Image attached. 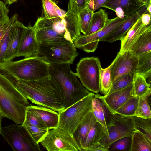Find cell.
<instances>
[{"label":"cell","instance_id":"cell-24","mask_svg":"<svg viewBox=\"0 0 151 151\" xmlns=\"http://www.w3.org/2000/svg\"><path fill=\"white\" fill-rule=\"evenodd\" d=\"M129 50L137 56L151 51V24L139 37Z\"/></svg>","mask_w":151,"mask_h":151},{"label":"cell","instance_id":"cell-18","mask_svg":"<svg viewBox=\"0 0 151 151\" xmlns=\"http://www.w3.org/2000/svg\"><path fill=\"white\" fill-rule=\"evenodd\" d=\"M147 5L141 7L135 13L127 18L114 30L101 39L100 41H105L110 43L120 40L127 33L142 14L147 12Z\"/></svg>","mask_w":151,"mask_h":151},{"label":"cell","instance_id":"cell-22","mask_svg":"<svg viewBox=\"0 0 151 151\" xmlns=\"http://www.w3.org/2000/svg\"><path fill=\"white\" fill-rule=\"evenodd\" d=\"M149 25L146 26L141 21L140 17L129 30L125 36L120 40L121 44L119 52H124L128 51L133 44L147 29Z\"/></svg>","mask_w":151,"mask_h":151},{"label":"cell","instance_id":"cell-33","mask_svg":"<svg viewBox=\"0 0 151 151\" xmlns=\"http://www.w3.org/2000/svg\"><path fill=\"white\" fill-rule=\"evenodd\" d=\"M151 92L139 97L138 104L134 116L144 118H151V112L148 98Z\"/></svg>","mask_w":151,"mask_h":151},{"label":"cell","instance_id":"cell-23","mask_svg":"<svg viewBox=\"0 0 151 151\" xmlns=\"http://www.w3.org/2000/svg\"><path fill=\"white\" fill-rule=\"evenodd\" d=\"M145 6L138 0H109L102 7L114 11L117 7L121 8L125 16L129 17Z\"/></svg>","mask_w":151,"mask_h":151},{"label":"cell","instance_id":"cell-39","mask_svg":"<svg viewBox=\"0 0 151 151\" xmlns=\"http://www.w3.org/2000/svg\"><path fill=\"white\" fill-rule=\"evenodd\" d=\"M135 74L129 73L112 83L111 89L107 94L125 88L132 83Z\"/></svg>","mask_w":151,"mask_h":151},{"label":"cell","instance_id":"cell-9","mask_svg":"<svg viewBox=\"0 0 151 151\" xmlns=\"http://www.w3.org/2000/svg\"><path fill=\"white\" fill-rule=\"evenodd\" d=\"M78 55L72 42L51 44H39L38 55L45 57L50 63L72 64Z\"/></svg>","mask_w":151,"mask_h":151},{"label":"cell","instance_id":"cell-34","mask_svg":"<svg viewBox=\"0 0 151 151\" xmlns=\"http://www.w3.org/2000/svg\"><path fill=\"white\" fill-rule=\"evenodd\" d=\"M112 81L110 66L105 68H101L100 72V92L104 96L109 93Z\"/></svg>","mask_w":151,"mask_h":151},{"label":"cell","instance_id":"cell-40","mask_svg":"<svg viewBox=\"0 0 151 151\" xmlns=\"http://www.w3.org/2000/svg\"><path fill=\"white\" fill-rule=\"evenodd\" d=\"M24 122L31 125L47 129L46 126L39 117L27 110L26 112Z\"/></svg>","mask_w":151,"mask_h":151},{"label":"cell","instance_id":"cell-2","mask_svg":"<svg viewBox=\"0 0 151 151\" xmlns=\"http://www.w3.org/2000/svg\"><path fill=\"white\" fill-rule=\"evenodd\" d=\"M69 63H50V76L62 101L65 109L81 100L90 92L84 88Z\"/></svg>","mask_w":151,"mask_h":151},{"label":"cell","instance_id":"cell-47","mask_svg":"<svg viewBox=\"0 0 151 151\" xmlns=\"http://www.w3.org/2000/svg\"><path fill=\"white\" fill-rule=\"evenodd\" d=\"M6 4L10 5L11 4L16 2L18 0H5Z\"/></svg>","mask_w":151,"mask_h":151},{"label":"cell","instance_id":"cell-8","mask_svg":"<svg viewBox=\"0 0 151 151\" xmlns=\"http://www.w3.org/2000/svg\"><path fill=\"white\" fill-rule=\"evenodd\" d=\"M1 135L14 151H41L39 144L33 141L23 124H12L2 127Z\"/></svg>","mask_w":151,"mask_h":151},{"label":"cell","instance_id":"cell-5","mask_svg":"<svg viewBox=\"0 0 151 151\" xmlns=\"http://www.w3.org/2000/svg\"><path fill=\"white\" fill-rule=\"evenodd\" d=\"M33 27L37 42L40 44H51L67 41L73 42L64 19L58 17H39Z\"/></svg>","mask_w":151,"mask_h":151},{"label":"cell","instance_id":"cell-3","mask_svg":"<svg viewBox=\"0 0 151 151\" xmlns=\"http://www.w3.org/2000/svg\"><path fill=\"white\" fill-rule=\"evenodd\" d=\"M30 105L17 88L15 81L0 72V113L3 117L23 124L26 108Z\"/></svg>","mask_w":151,"mask_h":151},{"label":"cell","instance_id":"cell-35","mask_svg":"<svg viewBox=\"0 0 151 151\" xmlns=\"http://www.w3.org/2000/svg\"><path fill=\"white\" fill-rule=\"evenodd\" d=\"M93 12L87 6L79 13L80 31L83 35L86 34L89 28Z\"/></svg>","mask_w":151,"mask_h":151},{"label":"cell","instance_id":"cell-43","mask_svg":"<svg viewBox=\"0 0 151 151\" xmlns=\"http://www.w3.org/2000/svg\"><path fill=\"white\" fill-rule=\"evenodd\" d=\"M151 14L147 11L142 14L141 16V21L145 25L147 26L151 24Z\"/></svg>","mask_w":151,"mask_h":151},{"label":"cell","instance_id":"cell-46","mask_svg":"<svg viewBox=\"0 0 151 151\" xmlns=\"http://www.w3.org/2000/svg\"><path fill=\"white\" fill-rule=\"evenodd\" d=\"M138 1L140 3L145 6L149 3L151 0H138Z\"/></svg>","mask_w":151,"mask_h":151},{"label":"cell","instance_id":"cell-19","mask_svg":"<svg viewBox=\"0 0 151 151\" xmlns=\"http://www.w3.org/2000/svg\"><path fill=\"white\" fill-rule=\"evenodd\" d=\"M26 110L39 117L49 129L57 127L59 119L58 112L44 106L31 105L27 107Z\"/></svg>","mask_w":151,"mask_h":151},{"label":"cell","instance_id":"cell-37","mask_svg":"<svg viewBox=\"0 0 151 151\" xmlns=\"http://www.w3.org/2000/svg\"><path fill=\"white\" fill-rule=\"evenodd\" d=\"M44 17L51 19L58 17L57 11L59 7L57 5L58 2L55 0H41Z\"/></svg>","mask_w":151,"mask_h":151},{"label":"cell","instance_id":"cell-31","mask_svg":"<svg viewBox=\"0 0 151 151\" xmlns=\"http://www.w3.org/2000/svg\"><path fill=\"white\" fill-rule=\"evenodd\" d=\"M139 97L133 96L124 103L116 111L118 114L125 117L134 116L137 109Z\"/></svg>","mask_w":151,"mask_h":151},{"label":"cell","instance_id":"cell-21","mask_svg":"<svg viewBox=\"0 0 151 151\" xmlns=\"http://www.w3.org/2000/svg\"><path fill=\"white\" fill-rule=\"evenodd\" d=\"M97 122L92 111L89 112L79 124L73 136L80 147L81 151L88 135L93 124Z\"/></svg>","mask_w":151,"mask_h":151},{"label":"cell","instance_id":"cell-7","mask_svg":"<svg viewBox=\"0 0 151 151\" xmlns=\"http://www.w3.org/2000/svg\"><path fill=\"white\" fill-rule=\"evenodd\" d=\"M101 68L99 59L95 57L81 58L77 65V76L87 89L96 94L100 91Z\"/></svg>","mask_w":151,"mask_h":151},{"label":"cell","instance_id":"cell-13","mask_svg":"<svg viewBox=\"0 0 151 151\" xmlns=\"http://www.w3.org/2000/svg\"><path fill=\"white\" fill-rule=\"evenodd\" d=\"M113 115L114 125L108 129L109 139H105L103 136L100 141L108 148L115 141L126 136L132 135L135 131L131 117L124 116L118 114Z\"/></svg>","mask_w":151,"mask_h":151},{"label":"cell","instance_id":"cell-44","mask_svg":"<svg viewBox=\"0 0 151 151\" xmlns=\"http://www.w3.org/2000/svg\"><path fill=\"white\" fill-rule=\"evenodd\" d=\"M109 0H93L94 6L93 12H94L102 6Z\"/></svg>","mask_w":151,"mask_h":151},{"label":"cell","instance_id":"cell-28","mask_svg":"<svg viewBox=\"0 0 151 151\" xmlns=\"http://www.w3.org/2000/svg\"><path fill=\"white\" fill-rule=\"evenodd\" d=\"M151 140L140 132L135 130L132 136L131 151H150Z\"/></svg>","mask_w":151,"mask_h":151},{"label":"cell","instance_id":"cell-20","mask_svg":"<svg viewBox=\"0 0 151 151\" xmlns=\"http://www.w3.org/2000/svg\"><path fill=\"white\" fill-rule=\"evenodd\" d=\"M26 27L18 19L16 20L5 55L4 62L12 60L16 57L21 40Z\"/></svg>","mask_w":151,"mask_h":151},{"label":"cell","instance_id":"cell-32","mask_svg":"<svg viewBox=\"0 0 151 151\" xmlns=\"http://www.w3.org/2000/svg\"><path fill=\"white\" fill-rule=\"evenodd\" d=\"M135 130L145 135L151 140V118L131 117Z\"/></svg>","mask_w":151,"mask_h":151},{"label":"cell","instance_id":"cell-15","mask_svg":"<svg viewBox=\"0 0 151 151\" xmlns=\"http://www.w3.org/2000/svg\"><path fill=\"white\" fill-rule=\"evenodd\" d=\"M94 96L101 99L103 104L114 114L120 106L129 99L134 96L133 83L125 88L106 96L96 94Z\"/></svg>","mask_w":151,"mask_h":151},{"label":"cell","instance_id":"cell-29","mask_svg":"<svg viewBox=\"0 0 151 151\" xmlns=\"http://www.w3.org/2000/svg\"><path fill=\"white\" fill-rule=\"evenodd\" d=\"M136 73L143 76L146 79H149L151 83V51L138 56Z\"/></svg>","mask_w":151,"mask_h":151},{"label":"cell","instance_id":"cell-49","mask_svg":"<svg viewBox=\"0 0 151 151\" xmlns=\"http://www.w3.org/2000/svg\"><path fill=\"white\" fill-rule=\"evenodd\" d=\"M3 118V117L1 113H0V135L1 134V129H2V127H1V122L2 119Z\"/></svg>","mask_w":151,"mask_h":151},{"label":"cell","instance_id":"cell-11","mask_svg":"<svg viewBox=\"0 0 151 151\" xmlns=\"http://www.w3.org/2000/svg\"><path fill=\"white\" fill-rule=\"evenodd\" d=\"M128 17L120 18L117 17L108 19L106 25L101 30L91 35H81L73 42L76 48L87 53L94 52L97 48L100 40L109 34L127 19Z\"/></svg>","mask_w":151,"mask_h":151},{"label":"cell","instance_id":"cell-36","mask_svg":"<svg viewBox=\"0 0 151 151\" xmlns=\"http://www.w3.org/2000/svg\"><path fill=\"white\" fill-rule=\"evenodd\" d=\"M132 136L121 138L113 142L109 146L108 151H131Z\"/></svg>","mask_w":151,"mask_h":151},{"label":"cell","instance_id":"cell-26","mask_svg":"<svg viewBox=\"0 0 151 151\" xmlns=\"http://www.w3.org/2000/svg\"><path fill=\"white\" fill-rule=\"evenodd\" d=\"M104 135L101 125L96 122L90 130L81 151H86L90 147L99 142Z\"/></svg>","mask_w":151,"mask_h":151},{"label":"cell","instance_id":"cell-12","mask_svg":"<svg viewBox=\"0 0 151 151\" xmlns=\"http://www.w3.org/2000/svg\"><path fill=\"white\" fill-rule=\"evenodd\" d=\"M138 56L128 50L119 52L110 67L112 83L129 73H136Z\"/></svg>","mask_w":151,"mask_h":151},{"label":"cell","instance_id":"cell-25","mask_svg":"<svg viewBox=\"0 0 151 151\" xmlns=\"http://www.w3.org/2000/svg\"><path fill=\"white\" fill-rule=\"evenodd\" d=\"M108 14L105 11L100 9L93 12L89 28L85 35L93 34L104 27L108 19Z\"/></svg>","mask_w":151,"mask_h":151},{"label":"cell","instance_id":"cell-48","mask_svg":"<svg viewBox=\"0 0 151 151\" xmlns=\"http://www.w3.org/2000/svg\"><path fill=\"white\" fill-rule=\"evenodd\" d=\"M147 11L150 14H151V1H150L147 6Z\"/></svg>","mask_w":151,"mask_h":151},{"label":"cell","instance_id":"cell-50","mask_svg":"<svg viewBox=\"0 0 151 151\" xmlns=\"http://www.w3.org/2000/svg\"><path fill=\"white\" fill-rule=\"evenodd\" d=\"M87 5V6L89 2L91 0H85Z\"/></svg>","mask_w":151,"mask_h":151},{"label":"cell","instance_id":"cell-6","mask_svg":"<svg viewBox=\"0 0 151 151\" xmlns=\"http://www.w3.org/2000/svg\"><path fill=\"white\" fill-rule=\"evenodd\" d=\"M95 94L90 92L81 100L58 112L59 119L57 128L73 136L85 116L92 111V102Z\"/></svg>","mask_w":151,"mask_h":151},{"label":"cell","instance_id":"cell-45","mask_svg":"<svg viewBox=\"0 0 151 151\" xmlns=\"http://www.w3.org/2000/svg\"><path fill=\"white\" fill-rule=\"evenodd\" d=\"M114 11L115 12L117 17L119 18H123L125 17L124 12L121 8H116Z\"/></svg>","mask_w":151,"mask_h":151},{"label":"cell","instance_id":"cell-30","mask_svg":"<svg viewBox=\"0 0 151 151\" xmlns=\"http://www.w3.org/2000/svg\"><path fill=\"white\" fill-rule=\"evenodd\" d=\"M133 84L134 96L140 97L151 92L150 85L141 75L137 73L134 74Z\"/></svg>","mask_w":151,"mask_h":151},{"label":"cell","instance_id":"cell-41","mask_svg":"<svg viewBox=\"0 0 151 151\" xmlns=\"http://www.w3.org/2000/svg\"><path fill=\"white\" fill-rule=\"evenodd\" d=\"M9 11L5 4L0 0V24L9 20Z\"/></svg>","mask_w":151,"mask_h":151},{"label":"cell","instance_id":"cell-10","mask_svg":"<svg viewBox=\"0 0 151 151\" xmlns=\"http://www.w3.org/2000/svg\"><path fill=\"white\" fill-rule=\"evenodd\" d=\"M40 143L48 151H81L73 136L57 128L49 129Z\"/></svg>","mask_w":151,"mask_h":151},{"label":"cell","instance_id":"cell-17","mask_svg":"<svg viewBox=\"0 0 151 151\" xmlns=\"http://www.w3.org/2000/svg\"><path fill=\"white\" fill-rule=\"evenodd\" d=\"M92 111L97 122L99 123L103 128L105 134L103 137L105 139H109L108 129L114 125V115L101 99L95 96L93 99Z\"/></svg>","mask_w":151,"mask_h":151},{"label":"cell","instance_id":"cell-4","mask_svg":"<svg viewBox=\"0 0 151 151\" xmlns=\"http://www.w3.org/2000/svg\"><path fill=\"white\" fill-rule=\"evenodd\" d=\"M50 64L45 57L37 55L16 61H5L0 65V69L16 80H35L50 76Z\"/></svg>","mask_w":151,"mask_h":151},{"label":"cell","instance_id":"cell-16","mask_svg":"<svg viewBox=\"0 0 151 151\" xmlns=\"http://www.w3.org/2000/svg\"><path fill=\"white\" fill-rule=\"evenodd\" d=\"M39 50V44L35 29L29 23L22 35L16 57L26 58L35 56L38 55Z\"/></svg>","mask_w":151,"mask_h":151},{"label":"cell","instance_id":"cell-42","mask_svg":"<svg viewBox=\"0 0 151 151\" xmlns=\"http://www.w3.org/2000/svg\"><path fill=\"white\" fill-rule=\"evenodd\" d=\"M108 149L99 142L87 149L86 151H108Z\"/></svg>","mask_w":151,"mask_h":151},{"label":"cell","instance_id":"cell-38","mask_svg":"<svg viewBox=\"0 0 151 151\" xmlns=\"http://www.w3.org/2000/svg\"><path fill=\"white\" fill-rule=\"evenodd\" d=\"M23 125L32 139L37 144H39L40 140L49 130L48 129L42 128L30 125L24 121Z\"/></svg>","mask_w":151,"mask_h":151},{"label":"cell","instance_id":"cell-14","mask_svg":"<svg viewBox=\"0 0 151 151\" xmlns=\"http://www.w3.org/2000/svg\"><path fill=\"white\" fill-rule=\"evenodd\" d=\"M87 6L85 0H69L64 20L73 42L81 35L79 13Z\"/></svg>","mask_w":151,"mask_h":151},{"label":"cell","instance_id":"cell-1","mask_svg":"<svg viewBox=\"0 0 151 151\" xmlns=\"http://www.w3.org/2000/svg\"><path fill=\"white\" fill-rule=\"evenodd\" d=\"M15 81L18 90L32 103L58 112L65 109L55 86L50 76L35 80Z\"/></svg>","mask_w":151,"mask_h":151},{"label":"cell","instance_id":"cell-27","mask_svg":"<svg viewBox=\"0 0 151 151\" xmlns=\"http://www.w3.org/2000/svg\"><path fill=\"white\" fill-rule=\"evenodd\" d=\"M18 15L14 14L10 18L9 26L0 40V65L4 62V57L13 32Z\"/></svg>","mask_w":151,"mask_h":151}]
</instances>
